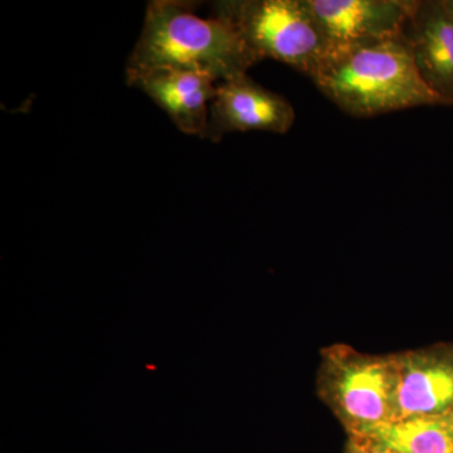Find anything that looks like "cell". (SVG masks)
Instances as JSON below:
<instances>
[{"label":"cell","mask_w":453,"mask_h":453,"mask_svg":"<svg viewBox=\"0 0 453 453\" xmlns=\"http://www.w3.org/2000/svg\"><path fill=\"white\" fill-rule=\"evenodd\" d=\"M310 79L340 110L354 118L443 105L419 76L404 35L330 47Z\"/></svg>","instance_id":"obj_1"},{"label":"cell","mask_w":453,"mask_h":453,"mask_svg":"<svg viewBox=\"0 0 453 453\" xmlns=\"http://www.w3.org/2000/svg\"><path fill=\"white\" fill-rule=\"evenodd\" d=\"M393 421L453 411V348L390 359Z\"/></svg>","instance_id":"obj_7"},{"label":"cell","mask_w":453,"mask_h":453,"mask_svg":"<svg viewBox=\"0 0 453 453\" xmlns=\"http://www.w3.org/2000/svg\"><path fill=\"white\" fill-rule=\"evenodd\" d=\"M294 121V107L285 97L243 74L217 85L205 138L217 142L226 134L237 131L285 134Z\"/></svg>","instance_id":"obj_5"},{"label":"cell","mask_w":453,"mask_h":453,"mask_svg":"<svg viewBox=\"0 0 453 453\" xmlns=\"http://www.w3.org/2000/svg\"><path fill=\"white\" fill-rule=\"evenodd\" d=\"M443 7H445L447 13L453 19V0H442Z\"/></svg>","instance_id":"obj_12"},{"label":"cell","mask_w":453,"mask_h":453,"mask_svg":"<svg viewBox=\"0 0 453 453\" xmlns=\"http://www.w3.org/2000/svg\"><path fill=\"white\" fill-rule=\"evenodd\" d=\"M217 85L219 82L205 73L160 68L140 77L131 86L142 89L162 107L181 133L205 138Z\"/></svg>","instance_id":"obj_9"},{"label":"cell","mask_w":453,"mask_h":453,"mask_svg":"<svg viewBox=\"0 0 453 453\" xmlns=\"http://www.w3.org/2000/svg\"><path fill=\"white\" fill-rule=\"evenodd\" d=\"M213 16L240 35L258 61L273 58L311 76L329 50L308 0H225Z\"/></svg>","instance_id":"obj_3"},{"label":"cell","mask_w":453,"mask_h":453,"mask_svg":"<svg viewBox=\"0 0 453 453\" xmlns=\"http://www.w3.org/2000/svg\"><path fill=\"white\" fill-rule=\"evenodd\" d=\"M195 8L177 0L149 3L142 35L127 59V85L160 68L195 71L222 82L247 74L259 62L232 27L214 16H196Z\"/></svg>","instance_id":"obj_2"},{"label":"cell","mask_w":453,"mask_h":453,"mask_svg":"<svg viewBox=\"0 0 453 453\" xmlns=\"http://www.w3.org/2000/svg\"><path fill=\"white\" fill-rule=\"evenodd\" d=\"M347 453H398L362 434H350Z\"/></svg>","instance_id":"obj_11"},{"label":"cell","mask_w":453,"mask_h":453,"mask_svg":"<svg viewBox=\"0 0 453 453\" xmlns=\"http://www.w3.org/2000/svg\"><path fill=\"white\" fill-rule=\"evenodd\" d=\"M398 453H453V411L381 423L357 432Z\"/></svg>","instance_id":"obj_10"},{"label":"cell","mask_w":453,"mask_h":453,"mask_svg":"<svg viewBox=\"0 0 453 453\" xmlns=\"http://www.w3.org/2000/svg\"><path fill=\"white\" fill-rule=\"evenodd\" d=\"M330 47L388 40L403 35L416 0H308Z\"/></svg>","instance_id":"obj_6"},{"label":"cell","mask_w":453,"mask_h":453,"mask_svg":"<svg viewBox=\"0 0 453 453\" xmlns=\"http://www.w3.org/2000/svg\"><path fill=\"white\" fill-rule=\"evenodd\" d=\"M403 35L423 82L443 105H453V19L442 0L417 2Z\"/></svg>","instance_id":"obj_8"},{"label":"cell","mask_w":453,"mask_h":453,"mask_svg":"<svg viewBox=\"0 0 453 453\" xmlns=\"http://www.w3.org/2000/svg\"><path fill=\"white\" fill-rule=\"evenodd\" d=\"M332 389L350 434L393 421L392 363L372 357H332Z\"/></svg>","instance_id":"obj_4"}]
</instances>
